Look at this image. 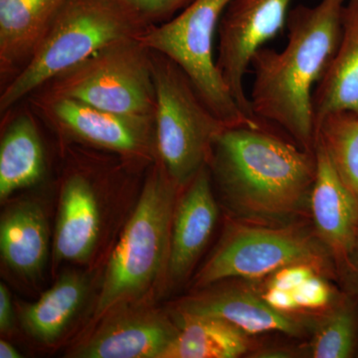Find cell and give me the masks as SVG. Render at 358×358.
Wrapping results in <instances>:
<instances>
[{"instance_id": "6da1fadb", "label": "cell", "mask_w": 358, "mask_h": 358, "mask_svg": "<svg viewBox=\"0 0 358 358\" xmlns=\"http://www.w3.org/2000/svg\"><path fill=\"white\" fill-rule=\"evenodd\" d=\"M258 124L226 127L212 147L208 169L238 220L260 225L301 221L310 210L315 152Z\"/></svg>"}, {"instance_id": "7a4b0ae2", "label": "cell", "mask_w": 358, "mask_h": 358, "mask_svg": "<svg viewBox=\"0 0 358 358\" xmlns=\"http://www.w3.org/2000/svg\"><path fill=\"white\" fill-rule=\"evenodd\" d=\"M345 2L320 0L315 6L294 7L284 49L263 47L252 59L249 100L254 115L277 124L310 152L315 148L313 91L338 48Z\"/></svg>"}, {"instance_id": "3957f363", "label": "cell", "mask_w": 358, "mask_h": 358, "mask_svg": "<svg viewBox=\"0 0 358 358\" xmlns=\"http://www.w3.org/2000/svg\"><path fill=\"white\" fill-rule=\"evenodd\" d=\"M179 190L157 159L110 257L95 317H103L120 303L136 300L160 275H166Z\"/></svg>"}, {"instance_id": "277c9868", "label": "cell", "mask_w": 358, "mask_h": 358, "mask_svg": "<svg viewBox=\"0 0 358 358\" xmlns=\"http://www.w3.org/2000/svg\"><path fill=\"white\" fill-rule=\"evenodd\" d=\"M145 30L112 0H68L27 64L2 88L0 112L105 47Z\"/></svg>"}, {"instance_id": "5b68a950", "label": "cell", "mask_w": 358, "mask_h": 358, "mask_svg": "<svg viewBox=\"0 0 358 358\" xmlns=\"http://www.w3.org/2000/svg\"><path fill=\"white\" fill-rule=\"evenodd\" d=\"M157 159L180 189L208 166L212 147L225 124L197 93L182 69L152 51Z\"/></svg>"}, {"instance_id": "8992f818", "label": "cell", "mask_w": 358, "mask_h": 358, "mask_svg": "<svg viewBox=\"0 0 358 358\" xmlns=\"http://www.w3.org/2000/svg\"><path fill=\"white\" fill-rule=\"evenodd\" d=\"M296 263H310L336 279V266L313 226L303 221L286 225H260L232 221L200 268L195 288L232 279L258 281Z\"/></svg>"}, {"instance_id": "52a82bcc", "label": "cell", "mask_w": 358, "mask_h": 358, "mask_svg": "<svg viewBox=\"0 0 358 358\" xmlns=\"http://www.w3.org/2000/svg\"><path fill=\"white\" fill-rule=\"evenodd\" d=\"M36 92L37 100L72 99L117 114L154 117L152 50L136 37L115 42Z\"/></svg>"}, {"instance_id": "ba28073f", "label": "cell", "mask_w": 358, "mask_h": 358, "mask_svg": "<svg viewBox=\"0 0 358 358\" xmlns=\"http://www.w3.org/2000/svg\"><path fill=\"white\" fill-rule=\"evenodd\" d=\"M231 0H192L171 20L152 26L136 38L171 59L187 75L209 109L228 127L258 124L235 102L216 66L214 42Z\"/></svg>"}, {"instance_id": "9c48e42d", "label": "cell", "mask_w": 358, "mask_h": 358, "mask_svg": "<svg viewBox=\"0 0 358 358\" xmlns=\"http://www.w3.org/2000/svg\"><path fill=\"white\" fill-rule=\"evenodd\" d=\"M294 0H231L218 27L216 66L240 109L257 119L244 81L254 55L286 26Z\"/></svg>"}, {"instance_id": "30bf717a", "label": "cell", "mask_w": 358, "mask_h": 358, "mask_svg": "<svg viewBox=\"0 0 358 358\" xmlns=\"http://www.w3.org/2000/svg\"><path fill=\"white\" fill-rule=\"evenodd\" d=\"M51 124L68 136L131 157L157 152L154 117L117 114L72 99L37 100Z\"/></svg>"}, {"instance_id": "8fae6325", "label": "cell", "mask_w": 358, "mask_h": 358, "mask_svg": "<svg viewBox=\"0 0 358 358\" xmlns=\"http://www.w3.org/2000/svg\"><path fill=\"white\" fill-rule=\"evenodd\" d=\"M69 353L76 358H162L178 336L173 317L155 308L120 303Z\"/></svg>"}, {"instance_id": "7c38bea8", "label": "cell", "mask_w": 358, "mask_h": 358, "mask_svg": "<svg viewBox=\"0 0 358 358\" xmlns=\"http://www.w3.org/2000/svg\"><path fill=\"white\" fill-rule=\"evenodd\" d=\"M176 310L220 317L252 336L274 331L301 338L312 331L315 315L278 312L252 285L223 282L202 288L199 293L181 301Z\"/></svg>"}, {"instance_id": "4fadbf2b", "label": "cell", "mask_w": 358, "mask_h": 358, "mask_svg": "<svg viewBox=\"0 0 358 358\" xmlns=\"http://www.w3.org/2000/svg\"><path fill=\"white\" fill-rule=\"evenodd\" d=\"M183 190L176 202L171 227L166 272L171 286L181 284L192 272L218 220V204L208 166Z\"/></svg>"}, {"instance_id": "5bb4252c", "label": "cell", "mask_w": 358, "mask_h": 358, "mask_svg": "<svg viewBox=\"0 0 358 358\" xmlns=\"http://www.w3.org/2000/svg\"><path fill=\"white\" fill-rule=\"evenodd\" d=\"M317 173L310 197L313 227L333 258L345 260L358 233V203L334 171L329 155L315 145Z\"/></svg>"}, {"instance_id": "9a60e30c", "label": "cell", "mask_w": 358, "mask_h": 358, "mask_svg": "<svg viewBox=\"0 0 358 358\" xmlns=\"http://www.w3.org/2000/svg\"><path fill=\"white\" fill-rule=\"evenodd\" d=\"M68 0H0V76L8 83L31 58Z\"/></svg>"}, {"instance_id": "2e32d148", "label": "cell", "mask_w": 358, "mask_h": 358, "mask_svg": "<svg viewBox=\"0 0 358 358\" xmlns=\"http://www.w3.org/2000/svg\"><path fill=\"white\" fill-rule=\"evenodd\" d=\"M101 212L93 185L82 174H72L63 185L54 233L57 262H85L95 249Z\"/></svg>"}, {"instance_id": "e0dca14e", "label": "cell", "mask_w": 358, "mask_h": 358, "mask_svg": "<svg viewBox=\"0 0 358 358\" xmlns=\"http://www.w3.org/2000/svg\"><path fill=\"white\" fill-rule=\"evenodd\" d=\"M313 109L315 128L334 113L358 115V0L343 6L338 48L313 91Z\"/></svg>"}, {"instance_id": "ac0fdd59", "label": "cell", "mask_w": 358, "mask_h": 358, "mask_svg": "<svg viewBox=\"0 0 358 358\" xmlns=\"http://www.w3.org/2000/svg\"><path fill=\"white\" fill-rule=\"evenodd\" d=\"M49 226L42 207L22 201L6 209L0 220V252L11 270L26 278L41 273L49 253Z\"/></svg>"}, {"instance_id": "d6986e66", "label": "cell", "mask_w": 358, "mask_h": 358, "mask_svg": "<svg viewBox=\"0 0 358 358\" xmlns=\"http://www.w3.org/2000/svg\"><path fill=\"white\" fill-rule=\"evenodd\" d=\"M178 336L162 358H237L256 348L252 336L213 315L176 310Z\"/></svg>"}, {"instance_id": "ffe728a7", "label": "cell", "mask_w": 358, "mask_h": 358, "mask_svg": "<svg viewBox=\"0 0 358 358\" xmlns=\"http://www.w3.org/2000/svg\"><path fill=\"white\" fill-rule=\"evenodd\" d=\"M46 162L38 129L31 115L16 117L0 143V199L37 185L43 178Z\"/></svg>"}, {"instance_id": "44dd1931", "label": "cell", "mask_w": 358, "mask_h": 358, "mask_svg": "<svg viewBox=\"0 0 358 358\" xmlns=\"http://www.w3.org/2000/svg\"><path fill=\"white\" fill-rule=\"evenodd\" d=\"M87 292L88 281L83 274H63L38 301L23 308V327L40 343H55L79 312Z\"/></svg>"}, {"instance_id": "7402d4cb", "label": "cell", "mask_w": 358, "mask_h": 358, "mask_svg": "<svg viewBox=\"0 0 358 358\" xmlns=\"http://www.w3.org/2000/svg\"><path fill=\"white\" fill-rule=\"evenodd\" d=\"M310 357L352 358L358 345V298L345 293L331 308L315 313Z\"/></svg>"}, {"instance_id": "603a6c76", "label": "cell", "mask_w": 358, "mask_h": 358, "mask_svg": "<svg viewBox=\"0 0 358 358\" xmlns=\"http://www.w3.org/2000/svg\"><path fill=\"white\" fill-rule=\"evenodd\" d=\"M315 145L326 150L341 182L358 203V115L339 112L324 117L315 128Z\"/></svg>"}, {"instance_id": "cb8c5ba5", "label": "cell", "mask_w": 358, "mask_h": 358, "mask_svg": "<svg viewBox=\"0 0 358 358\" xmlns=\"http://www.w3.org/2000/svg\"><path fill=\"white\" fill-rule=\"evenodd\" d=\"M141 27L152 26L171 20L192 0H112Z\"/></svg>"}, {"instance_id": "d4e9b609", "label": "cell", "mask_w": 358, "mask_h": 358, "mask_svg": "<svg viewBox=\"0 0 358 358\" xmlns=\"http://www.w3.org/2000/svg\"><path fill=\"white\" fill-rule=\"evenodd\" d=\"M292 293L301 313H317L331 308L343 291L334 288L324 275L315 274Z\"/></svg>"}, {"instance_id": "484cf974", "label": "cell", "mask_w": 358, "mask_h": 358, "mask_svg": "<svg viewBox=\"0 0 358 358\" xmlns=\"http://www.w3.org/2000/svg\"><path fill=\"white\" fill-rule=\"evenodd\" d=\"M315 274L326 275V273L313 264H292L275 271L274 274L268 275L267 282L264 287L292 292L303 282L307 281L308 278Z\"/></svg>"}, {"instance_id": "4316f807", "label": "cell", "mask_w": 358, "mask_h": 358, "mask_svg": "<svg viewBox=\"0 0 358 358\" xmlns=\"http://www.w3.org/2000/svg\"><path fill=\"white\" fill-rule=\"evenodd\" d=\"M336 274L341 289L358 298V233L345 260L336 266Z\"/></svg>"}, {"instance_id": "83f0119b", "label": "cell", "mask_w": 358, "mask_h": 358, "mask_svg": "<svg viewBox=\"0 0 358 358\" xmlns=\"http://www.w3.org/2000/svg\"><path fill=\"white\" fill-rule=\"evenodd\" d=\"M261 294L266 303L278 312L288 313V315L301 313L291 291L264 287Z\"/></svg>"}, {"instance_id": "f1b7e54d", "label": "cell", "mask_w": 358, "mask_h": 358, "mask_svg": "<svg viewBox=\"0 0 358 358\" xmlns=\"http://www.w3.org/2000/svg\"><path fill=\"white\" fill-rule=\"evenodd\" d=\"M310 357L308 350L289 346H256L247 357L253 358Z\"/></svg>"}, {"instance_id": "f546056e", "label": "cell", "mask_w": 358, "mask_h": 358, "mask_svg": "<svg viewBox=\"0 0 358 358\" xmlns=\"http://www.w3.org/2000/svg\"><path fill=\"white\" fill-rule=\"evenodd\" d=\"M14 326V308L9 289L3 282L0 284V331L8 333Z\"/></svg>"}, {"instance_id": "4dcf8cb0", "label": "cell", "mask_w": 358, "mask_h": 358, "mask_svg": "<svg viewBox=\"0 0 358 358\" xmlns=\"http://www.w3.org/2000/svg\"><path fill=\"white\" fill-rule=\"evenodd\" d=\"M21 353L16 350L15 346L9 343L8 341L1 339L0 341V358H20Z\"/></svg>"}, {"instance_id": "1f68e13d", "label": "cell", "mask_w": 358, "mask_h": 358, "mask_svg": "<svg viewBox=\"0 0 358 358\" xmlns=\"http://www.w3.org/2000/svg\"><path fill=\"white\" fill-rule=\"evenodd\" d=\"M355 357L358 358V345H357V357Z\"/></svg>"}]
</instances>
